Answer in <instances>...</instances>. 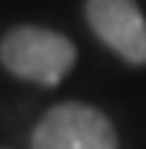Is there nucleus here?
<instances>
[{
  "label": "nucleus",
  "instance_id": "nucleus-2",
  "mask_svg": "<svg viewBox=\"0 0 146 149\" xmlns=\"http://www.w3.org/2000/svg\"><path fill=\"white\" fill-rule=\"evenodd\" d=\"M31 149H118V136L91 105L65 102L52 107L34 128Z\"/></svg>",
  "mask_w": 146,
  "mask_h": 149
},
{
  "label": "nucleus",
  "instance_id": "nucleus-1",
  "mask_svg": "<svg viewBox=\"0 0 146 149\" xmlns=\"http://www.w3.org/2000/svg\"><path fill=\"white\" fill-rule=\"evenodd\" d=\"M0 60L10 73L26 81L55 86L73 68L76 47L57 31L39 26H18L3 37Z\"/></svg>",
  "mask_w": 146,
  "mask_h": 149
},
{
  "label": "nucleus",
  "instance_id": "nucleus-3",
  "mask_svg": "<svg viewBox=\"0 0 146 149\" xmlns=\"http://www.w3.org/2000/svg\"><path fill=\"white\" fill-rule=\"evenodd\" d=\"M97 37L131 63H146V18L136 0H86Z\"/></svg>",
  "mask_w": 146,
  "mask_h": 149
}]
</instances>
